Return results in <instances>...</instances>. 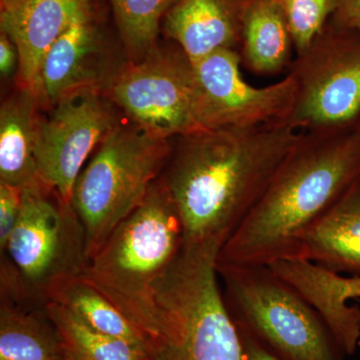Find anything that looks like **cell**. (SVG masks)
I'll return each instance as SVG.
<instances>
[{
    "mask_svg": "<svg viewBox=\"0 0 360 360\" xmlns=\"http://www.w3.org/2000/svg\"><path fill=\"white\" fill-rule=\"evenodd\" d=\"M302 134L277 120L177 137L161 177L184 224L186 243L221 248Z\"/></svg>",
    "mask_w": 360,
    "mask_h": 360,
    "instance_id": "cell-1",
    "label": "cell"
},
{
    "mask_svg": "<svg viewBox=\"0 0 360 360\" xmlns=\"http://www.w3.org/2000/svg\"><path fill=\"white\" fill-rule=\"evenodd\" d=\"M360 179V130L303 132L262 198L220 248L217 266L298 259L300 239Z\"/></svg>",
    "mask_w": 360,
    "mask_h": 360,
    "instance_id": "cell-2",
    "label": "cell"
},
{
    "mask_svg": "<svg viewBox=\"0 0 360 360\" xmlns=\"http://www.w3.org/2000/svg\"><path fill=\"white\" fill-rule=\"evenodd\" d=\"M184 245V224L160 176L90 258L82 276L153 343L158 290Z\"/></svg>",
    "mask_w": 360,
    "mask_h": 360,
    "instance_id": "cell-3",
    "label": "cell"
},
{
    "mask_svg": "<svg viewBox=\"0 0 360 360\" xmlns=\"http://www.w3.org/2000/svg\"><path fill=\"white\" fill-rule=\"evenodd\" d=\"M219 252L212 243L184 245L158 290L153 360H243L220 288Z\"/></svg>",
    "mask_w": 360,
    "mask_h": 360,
    "instance_id": "cell-4",
    "label": "cell"
},
{
    "mask_svg": "<svg viewBox=\"0 0 360 360\" xmlns=\"http://www.w3.org/2000/svg\"><path fill=\"white\" fill-rule=\"evenodd\" d=\"M1 253V300L44 307L58 279L84 274L89 262L82 222L39 179L23 186L20 219Z\"/></svg>",
    "mask_w": 360,
    "mask_h": 360,
    "instance_id": "cell-5",
    "label": "cell"
},
{
    "mask_svg": "<svg viewBox=\"0 0 360 360\" xmlns=\"http://www.w3.org/2000/svg\"><path fill=\"white\" fill-rule=\"evenodd\" d=\"M172 151L170 139L155 136L134 122H120L99 144L71 196L84 227L89 260L143 202L165 172Z\"/></svg>",
    "mask_w": 360,
    "mask_h": 360,
    "instance_id": "cell-6",
    "label": "cell"
},
{
    "mask_svg": "<svg viewBox=\"0 0 360 360\" xmlns=\"http://www.w3.org/2000/svg\"><path fill=\"white\" fill-rule=\"evenodd\" d=\"M217 271L236 328L277 359L345 360L347 354L314 305L269 266L238 265Z\"/></svg>",
    "mask_w": 360,
    "mask_h": 360,
    "instance_id": "cell-7",
    "label": "cell"
},
{
    "mask_svg": "<svg viewBox=\"0 0 360 360\" xmlns=\"http://www.w3.org/2000/svg\"><path fill=\"white\" fill-rule=\"evenodd\" d=\"M101 92L130 122L160 139L200 131L194 117L193 65L179 47L156 46L141 60L123 65Z\"/></svg>",
    "mask_w": 360,
    "mask_h": 360,
    "instance_id": "cell-8",
    "label": "cell"
},
{
    "mask_svg": "<svg viewBox=\"0 0 360 360\" xmlns=\"http://www.w3.org/2000/svg\"><path fill=\"white\" fill-rule=\"evenodd\" d=\"M295 105L286 122L303 132L348 129L360 118V39L322 32L290 68Z\"/></svg>",
    "mask_w": 360,
    "mask_h": 360,
    "instance_id": "cell-9",
    "label": "cell"
},
{
    "mask_svg": "<svg viewBox=\"0 0 360 360\" xmlns=\"http://www.w3.org/2000/svg\"><path fill=\"white\" fill-rule=\"evenodd\" d=\"M101 90L82 89L39 115L34 158L37 176L71 203L75 181L99 144L120 124Z\"/></svg>",
    "mask_w": 360,
    "mask_h": 360,
    "instance_id": "cell-10",
    "label": "cell"
},
{
    "mask_svg": "<svg viewBox=\"0 0 360 360\" xmlns=\"http://www.w3.org/2000/svg\"><path fill=\"white\" fill-rule=\"evenodd\" d=\"M191 65L194 117L200 130L286 122L295 105L297 87L292 75L267 86H253L241 75L236 49L213 52Z\"/></svg>",
    "mask_w": 360,
    "mask_h": 360,
    "instance_id": "cell-11",
    "label": "cell"
},
{
    "mask_svg": "<svg viewBox=\"0 0 360 360\" xmlns=\"http://www.w3.org/2000/svg\"><path fill=\"white\" fill-rule=\"evenodd\" d=\"M122 65L111 63L92 14L78 20L54 42L42 61L35 89L40 108L49 110L78 90L103 91Z\"/></svg>",
    "mask_w": 360,
    "mask_h": 360,
    "instance_id": "cell-12",
    "label": "cell"
},
{
    "mask_svg": "<svg viewBox=\"0 0 360 360\" xmlns=\"http://www.w3.org/2000/svg\"><path fill=\"white\" fill-rule=\"evenodd\" d=\"M0 27L20 56V86L35 91L42 61L54 42L91 15L90 0H0Z\"/></svg>",
    "mask_w": 360,
    "mask_h": 360,
    "instance_id": "cell-13",
    "label": "cell"
},
{
    "mask_svg": "<svg viewBox=\"0 0 360 360\" xmlns=\"http://www.w3.org/2000/svg\"><path fill=\"white\" fill-rule=\"evenodd\" d=\"M270 269L291 284L328 324L343 352L354 355L360 343V309L348 300H360V277H345L307 260H283Z\"/></svg>",
    "mask_w": 360,
    "mask_h": 360,
    "instance_id": "cell-14",
    "label": "cell"
},
{
    "mask_svg": "<svg viewBox=\"0 0 360 360\" xmlns=\"http://www.w3.org/2000/svg\"><path fill=\"white\" fill-rule=\"evenodd\" d=\"M248 1L179 0L163 18V30L191 63L221 49L238 51Z\"/></svg>",
    "mask_w": 360,
    "mask_h": 360,
    "instance_id": "cell-15",
    "label": "cell"
},
{
    "mask_svg": "<svg viewBox=\"0 0 360 360\" xmlns=\"http://www.w3.org/2000/svg\"><path fill=\"white\" fill-rule=\"evenodd\" d=\"M298 259L360 277V179L305 232Z\"/></svg>",
    "mask_w": 360,
    "mask_h": 360,
    "instance_id": "cell-16",
    "label": "cell"
},
{
    "mask_svg": "<svg viewBox=\"0 0 360 360\" xmlns=\"http://www.w3.org/2000/svg\"><path fill=\"white\" fill-rule=\"evenodd\" d=\"M292 39L279 0H248L241 18V65L272 77L292 65Z\"/></svg>",
    "mask_w": 360,
    "mask_h": 360,
    "instance_id": "cell-17",
    "label": "cell"
},
{
    "mask_svg": "<svg viewBox=\"0 0 360 360\" xmlns=\"http://www.w3.org/2000/svg\"><path fill=\"white\" fill-rule=\"evenodd\" d=\"M39 101L20 86L0 108V182L25 186L39 179L34 146Z\"/></svg>",
    "mask_w": 360,
    "mask_h": 360,
    "instance_id": "cell-18",
    "label": "cell"
},
{
    "mask_svg": "<svg viewBox=\"0 0 360 360\" xmlns=\"http://www.w3.org/2000/svg\"><path fill=\"white\" fill-rule=\"evenodd\" d=\"M54 302L70 312L89 328L129 341L148 349L153 343L111 300L80 276L58 279L46 293V303Z\"/></svg>",
    "mask_w": 360,
    "mask_h": 360,
    "instance_id": "cell-19",
    "label": "cell"
},
{
    "mask_svg": "<svg viewBox=\"0 0 360 360\" xmlns=\"http://www.w3.org/2000/svg\"><path fill=\"white\" fill-rule=\"evenodd\" d=\"M1 300L0 360H63L65 348L49 315Z\"/></svg>",
    "mask_w": 360,
    "mask_h": 360,
    "instance_id": "cell-20",
    "label": "cell"
},
{
    "mask_svg": "<svg viewBox=\"0 0 360 360\" xmlns=\"http://www.w3.org/2000/svg\"><path fill=\"white\" fill-rule=\"evenodd\" d=\"M44 309L72 360H153L146 348L89 328L58 303H45Z\"/></svg>",
    "mask_w": 360,
    "mask_h": 360,
    "instance_id": "cell-21",
    "label": "cell"
},
{
    "mask_svg": "<svg viewBox=\"0 0 360 360\" xmlns=\"http://www.w3.org/2000/svg\"><path fill=\"white\" fill-rule=\"evenodd\" d=\"M179 0H110L116 25L129 61L156 47L161 20Z\"/></svg>",
    "mask_w": 360,
    "mask_h": 360,
    "instance_id": "cell-22",
    "label": "cell"
},
{
    "mask_svg": "<svg viewBox=\"0 0 360 360\" xmlns=\"http://www.w3.org/2000/svg\"><path fill=\"white\" fill-rule=\"evenodd\" d=\"M288 22L296 56L309 51L335 14V0H279Z\"/></svg>",
    "mask_w": 360,
    "mask_h": 360,
    "instance_id": "cell-23",
    "label": "cell"
},
{
    "mask_svg": "<svg viewBox=\"0 0 360 360\" xmlns=\"http://www.w3.org/2000/svg\"><path fill=\"white\" fill-rule=\"evenodd\" d=\"M23 187L0 182V250L6 248L22 210Z\"/></svg>",
    "mask_w": 360,
    "mask_h": 360,
    "instance_id": "cell-24",
    "label": "cell"
},
{
    "mask_svg": "<svg viewBox=\"0 0 360 360\" xmlns=\"http://www.w3.org/2000/svg\"><path fill=\"white\" fill-rule=\"evenodd\" d=\"M338 25L360 35V0H335Z\"/></svg>",
    "mask_w": 360,
    "mask_h": 360,
    "instance_id": "cell-25",
    "label": "cell"
},
{
    "mask_svg": "<svg viewBox=\"0 0 360 360\" xmlns=\"http://www.w3.org/2000/svg\"><path fill=\"white\" fill-rule=\"evenodd\" d=\"M20 56L13 40L6 33H0V73L2 78H8L18 72Z\"/></svg>",
    "mask_w": 360,
    "mask_h": 360,
    "instance_id": "cell-26",
    "label": "cell"
},
{
    "mask_svg": "<svg viewBox=\"0 0 360 360\" xmlns=\"http://www.w3.org/2000/svg\"><path fill=\"white\" fill-rule=\"evenodd\" d=\"M238 331L240 338L243 360H279L250 333L240 328H238Z\"/></svg>",
    "mask_w": 360,
    "mask_h": 360,
    "instance_id": "cell-27",
    "label": "cell"
},
{
    "mask_svg": "<svg viewBox=\"0 0 360 360\" xmlns=\"http://www.w3.org/2000/svg\"><path fill=\"white\" fill-rule=\"evenodd\" d=\"M63 360H72V359H71L70 357H68V355L65 354V359H63Z\"/></svg>",
    "mask_w": 360,
    "mask_h": 360,
    "instance_id": "cell-28",
    "label": "cell"
},
{
    "mask_svg": "<svg viewBox=\"0 0 360 360\" xmlns=\"http://www.w3.org/2000/svg\"><path fill=\"white\" fill-rule=\"evenodd\" d=\"M359 130H360V122H359Z\"/></svg>",
    "mask_w": 360,
    "mask_h": 360,
    "instance_id": "cell-29",
    "label": "cell"
},
{
    "mask_svg": "<svg viewBox=\"0 0 360 360\" xmlns=\"http://www.w3.org/2000/svg\"><path fill=\"white\" fill-rule=\"evenodd\" d=\"M359 303H360V300H359Z\"/></svg>",
    "mask_w": 360,
    "mask_h": 360,
    "instance_id": "cell-30",
    "label": "cell"
}]
</instances>
